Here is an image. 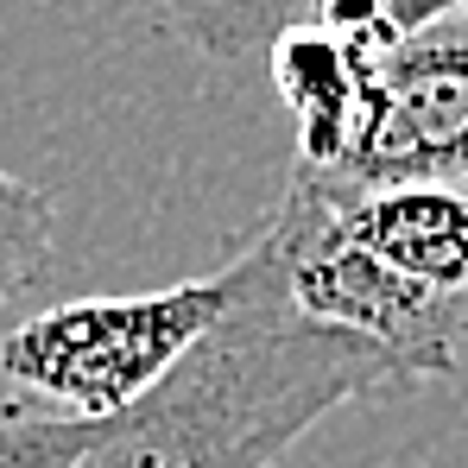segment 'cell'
I'll list each match as a JSON object with an SVG mask.
<instances>
[{"instance_id":"4","label":"cell","mask_w":468,"mask_h":468,"mask_svg":"<svg viewBox=\"0 0 468 468\" xmlns=\"http://www.w3.org/2000/svg\"><path fill=\"white\" fill-rule=\"evenodd\" d=\"M335 184H468V13L399 32L367 58L361 133Z\"/></svg>"},{"instance_id":"6","label":"cell","mask_w":468,"mask_h":468,"mask_svg":"<svg viewBox=\"0 0 468 468\" xmlns=\"http://www.w3.org/2000/svg\"><path fill=\"white\" fill-rule=\"evenodd\" d=\"M171 26L203 51V58H266L285 26H304L316 0H158Z\"/></svg>"},{"instance_id":"5","label":"cell","mask_w":468,"mask_h":468,"mask_svg":"<svg viewBox=\"0 0 468 468\" xmlns=\"http://www.w3.org/2000/svg\"><path fill=\"white\" fill-rule=\"evenodd\" d=\"M266 58H272V82L285 108L298 114V171H342V158L361 133L374 51H348L316 19H304V26H285Z\"/></svg>"},{"instance_id":"1","label":"cell","mask_w":468,"mask_h":468,"mask_svg":"<svg viewBox=\"0 0 468 468\" xmlns=\"http://www.w3.org/2000/svg\"><path fill=\"white\" fill-rule=\"evenodd\" d=\"M222 266L229 316L146 399L114 411L77 468H279L329 411L411 387L387 348L292 304L266 222L240 234Z\"/></svg>"},{"instance_id":"2","label":"cell","mask_w":468,"mask_h":468,"mask_svg":"<svg viewBox=\"0 0 468 468\" xmlns=\"http://www.w3.org/2000/svg\"><path fill=\"white\" fill-rule=\"evenodd\" d=\"M292 304L329 329L367 335L424 380L468 348V184H335L292 171L266 216Z\"/></svg>"},{"instance_id":"7","label":"cell","mask_w":468,"mask_h":468,"mask_svg":"<svg viewBox=\"0 0 468 468\" xmlns=\"http://www.w3.org/2000/svg\"><path fill=\"white\" fill-rule=\"evenodd\" d=\"M58 253V203L45 184L0 171V304L26 298L38 279H51Z\"/></svg>"},{"instance_id":"8","label":"cell","mask_w":468,"mask_h":468,"mask_svg":"<svg viewBox=\"0 0 468 468\" xmlns=\"http://www.w3.org/2000/svg\"><path fill=\"white\" fill-rule=\"evenodd\" d=\"M108 418L38 411L32 399H0V468H77L101 443Z\"/></svg>"},{"instance_id":"3","label":"cell","mask_w":468,"mask_h":468,"mask_svg":"<svg viewBox=\"0 0 468 468\" xmlns=\"http://www.w3.org/2000/svg\"><path fill=\"white\" fill-rule=\"evenodd\" d=\"M229 266L209 279L127 292V298H77L26 316L0 342V367L45 405L82 418H114L146 392L229 316Z\"/></svg>"},{"instance_id":"9","label":"cell","mask_w":468,"mask_h":468,"mask_svg":"<svg viewBox=\"0 0 468 468\" xmlns=\"http://www.w3.org/2000/svg\"><path fill=\"white\" fill-rule=\"evenodd\" d=\"M387 13L399 32H411V26H431L443 13H468V0H387Z\"/></svg>"}]
</instances>
